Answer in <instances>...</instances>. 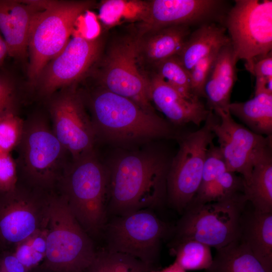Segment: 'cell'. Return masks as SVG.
Returning a JSON list of instances; mask_svg holds the SVG:
<instances>
[{
	"mask_svg": "<svg viewBox=\"0 0 272 272\" xmlns=\"http://www.w3.org/2000/svg\"><path fill=\"white\" fill-rule=\"evenodd\" d=\"M169 168L164 158L156 153L117 157L108 170L107 212L120 216L160 205L166 193Z\"/></svg>",
	"mask_w": 272,
	"mask_h": 272,
	"instance_id": "6da1fadb",
	"label": "cell"
},
{
	"mask_svg": "<svg viewBox=\"0 0 272 272\" xmlns=\"http://www.w3.org/2000/svg\"><path fill=\"white\" fill-rule=\"evenodd\" d=\"M108 170L94 152L72 160L57 188L84 230L98 237L107 223Z\"/></svg>",
	"mask_w": 272,
	"mask_h": 272,
	"instance_id": "7a4b0ae2",
	"label": "cell"
},
{
	"mask_svg": "<svg viewBox=\"0 0 272 272\" xmlns=\"http://www.w3.org/2000/svg\"><path fill=\"white\" fill-rule=\"evenodd\" d=\"M18 180L33 189L51 193L70 164L69 153L53 133L46 120L34 116L24 121L21 141L16 148Z\"/></svg>",
	"mask_w": 272,
	"mask_h": 272,
	"instance_id": "3957f363",
	"label": "cell"
},
{
	"mask_svg": "<svg viewBox=\"0 0 272 272\" xmlns=\"http://www.w3.org/2000/svg\"><path fill=\"white\" fill-rule=\"evenodd\" d=\"M90 107L97 137L124 143L170 133L169 125L156 113L147 112L132 101L104 88L93 94Z\"/></svg>",
	"mask_w": 272,
	"mask_h": 272,
	"instance_id": "277c9868",
	"label": "cell"
},
{
	"mask_svg": "<svg viewBox=\"0 0 272 272\" xmlns=\"http://www.w3.org/2000/svg\"><path fill=\"white\" fill-rule=\"evenodd\" d=\"M44 229V258L49 266L61 272H85L97 251L91 237L59 193L49 195Z\"/></svg>",
	"mask_w": 272,
	"mask_h": 272,
	"instance_id": "5b68a950",
	"label": "cell"
},
{
	"mask_svg": "<svg viewBox=\"0 0 272 272\" xmlns=\"http://www.w3.org/2000/svg\"><path fill=\"white\" fill-rule=\"evenodd\" d=\"M95 4L93 1H51L36 14L28 42L30 84L34 85L44 66L64 48L79 17Z\"/></svg>",
	"mask_w": 272,
	"mask_h": 272,
	"instance_id": "8992f818",
	"label": "cell"
},
{
	"mask_svg": "<svg viewBox=\"0 0 272 272\" xmlns=\"http://www.w3.org/2000/svg\"><path fill=\"white\" fill-rule=\"evenodd\" d=\"M247 202L243 193L205 203H191L175 229L176 240L194 239L216 250L239 239Z\"/></svg>",
	"mask_w": 272,
	"mask_h": 272,
	"instance_id": "52a82bcc",
	"label": "cell"
},
{
	"mask_svg": "<svg viewBox=\"0 0 272 272\" xmlns=\"http://www.w3.org/2000/svg\"><path fill=\"white\" fill-rule=\"evenodd\" d=\"M170 230L149 209L115 216L107 223L103 232L105 249L132 256L156 269L161 242Z\"/></svg>",
	"mask_w": 272,
	"mask_h": 272,
	"instance_id": "ba28073f",
	"label": "cell"
},
{
	"mask_svg": "<svg viewBox=\"0 0 272 272\" xmlns=\"http://www.w3.org/2000/svg\"><path fill=\"white\" fill-rule=\"evenodd\" d=\"M238 60L249 72L254 60L272 49V1L236 0L223 20Z\"/></svg>",
	"mask_w": 272,
	"mask_h": 272,
	"instance_id": "9c48e42d",
	"label": "cell"
},
{
	"mask_svg": "<svg viewBox=\"0 0 272 272\" xmlns=\"http://www.w3.org/2000/svg\"><path fill=\"white\" fill-rule=\"evenodd\" d=\"M50 194L19 181L14 189L0 191V254L44 229Z\"/></svg>",
	"mask_w": 272,
	"mask_h": 272,
	"instance_id": "30bf717a",
	"label": "cell"
},
{
	"mask_svg": "<svg viewBox=\"0 0 272 272\" xmlns=\"http://www.w3.org/2000/svg\"><path fill=\"white\" fill-rule=\"evenodd\" d=\"M215 135L209 124L183 138L178 152L169 167L166 192L169 203L183 213L195 197L201 182L208 150Z\"/></svg>",
	"mask_w": 272,
	"mask_h": 272,
	"instance_id": "8fae6325",
	"label": "cell"
},
{
	"mask_svg": "<svg viewBox=\"0 0 272 272\" xmlns=\"http://www.w3.org/2000/svg\"><path fill=\"white\" fill-rule=\"evenodd\" d=\"M49 98L52 131L72 160L93 152L97 135L80 96L67 88Z\"/></svg>",
	"mask_w": 272,
	"mask_h": 272,
	"instance_id": "7c38bea8",
	"label": "cell"
},
{
	"mask_svg": "<svg viewBox=\"0 0 272 272\" xmlns=\"http://www.w3.org/2000/svg\"><path fill=\"white\" fill-rule=\"evenodd\" d=\"M137 38L114 43L106 58L101 75L103 88L136 103L147 112L156 113L149 96V81L138 66Z\"/></svg>",
	"mask_w": 272,
	"mask_h": 272,
	"instance_id": "4fadbf2b",
	"label": "cell"
},
{
	"mask_svg": "<svg viewBox=\"0 0 272 272\" xmlns=\"http://www.w3.org/2000/svg\"><path fill=\"white\" fill-rule=\"evenodd\" d=\"M210 110L207 117L210 127L218 138L219 148L228 170L242 175L244 185L250 180L253 162L258 153L270 145L269 137L265 138L238 124L228 109Z\"/></svg>",
	"mask_w": 272,
	"mask_h": 272,
	"instance_id": "5bb4252c",
	"label": "cell"
},
{
	"mask_svg": "<svg viewBox=\"0 0 272 272\" xmlns=\"http://www.w3.org/2000/svg\"><path fill=\"white\" fill-rule=\"evenodd\" d=\"M102 48L100 38L75 36L62 51L43 68L34 86L42 96L50 97L80 80L98 58Z\"/></svg>",
	"mask_w": 272,
	"mask_h": 272,
	"instance_id": "9a60e30c",
	"label": "cell"
},
{
	"mask_svg": "<svg viewBox=\"0 0 272 272\" xmlns=\"http://www.w3.org/2000/svg\"><path fill=\"white\" fill-rule=\"evenodd\" d=\"M225 2L221 0H153L148 1L144 19L138 25V37L179 25L191 26L223 21Z\"/></svg>",
	"mask_w": 272,
	"mask_h": 272,
	"instance_id": "2e32d148",
	"label": "cell"
},
{
	"mask_svg": "<svg viewBox=\"0 0 272 272\" xmlns=\"http://www.w3.org/2000/svg\"><path fill=\"white\" fill-rule=\"evenodd\" d=\"M149 96L151 102L176 124L192 123L199 125L210 113L199 99L185 98L156 73L149 80Z\"/></svg>",
	"mask_w": 272,
	"mask_h": 272,
	"instance_id": "e0dca14e",
	"label": "cell"
},
{
	"mask_svg": "<svg viewBox=\"0 0 272 272\" xmlns=\"http://www.w3.org/2000/svg\"><path fill=\"white\" fill-rule=\"evenodd\" d=\"M42 10L26 1L0 0V31L9 55L18 60L25 58L32 22Z\"/></svg>",
	"mask_w": 272,
	"mask_h": 272,
	"instance_id": "ac0fdd59",
	"label": "cell"
},
{
	"mask_svg": "<svg viewBox=\"0 0 272 272\" xmlns=\"http://www.w3.org/2000/svg\"><path fill=\"white\" fill-rule=\"evenodd\" d=\"M236 56L230 41L219 50L205 83L203 92L209 110H228L232 89L237 79Z\"/></svg>",
	"mask_w": 272,
	"mask_h": 272,
	"instance_id": "d6986e66",
	"label": "cell"
},
{
	"mask_svg": "<svg viewBox=\"0 0 272 272\" xmlns=\"http://www.w3.org/2000/svg\"><path fill=\"white\" fill-rule=\"evenodd\" d=\"M190 26L179 25L137 37L138 62L154 66L181 51L191 33Z\"/></svg>",
	"mask_w": 272,
	"mask_h": 272,
	"instance_id": "ffe728a7",
	"label": "cell"
},
{
	"mask_svg": "<svg viewBox=\"0 0 272 272\" xmlns=\"http://www.w3.org/2000/svg\"><path fill=\"white\" fill-rule=\"evenodd\" d=\"M238 239L259 260L272 268V212L244 211Z\"/></svg>",
	"mask_w": 272,
	"mask_h": 272,
	"instance_id": "44dd1931",
	"label": "cell"
},
{
	"mask_svg": "<svg viewBox=\"0 0 272 272\" xmlns=\"http://www.w3.org/2000/svg\"><path fill=\"white\" fill-rule=\"evenodd\" d=\"M223 25L209 22L191 32L178 57L189 72L196 63L230 41Z\"/></svg>",
	"mask_w": 272,
	"mask_h": 272,
	"instance_id": "7402d4cb",
	"label": "cell"
},
{
	"mask_svg": "<svg viewBox=\"0 0 272 272\" xmlns=\"http://www.w3.org/2000/svg\"><path fill=\"white\" fill-rule=\"evenodd\" d=\"M270 145L257 155L253 162L251 178L244 185L243 193L253 210L272 212V157Z\"/></svg>",
	"mask_w": 272,
	"mask_h": 272,
	"instance_id": "603a6c76",
	"label": "cell"
},
{
	"mask_svg": "<svg viewBox=\"0 0 272 272\" xmlns=\"http://www.w3.org/2000/svg\"><path fill=\"white\" fill-rule=\"evenodd\" d=\"M206 272H272L237 239L216 250L213 261Z\"/></svg>",
	"mask_w": 272,
	"mask_h": 272,
	"instance_id": "cb8c5ba5",
	"label": "cell"
},
{
	"mask_svg": "<svg viewBox=\"0 0 272 272\" xmlns=\"http://www.w3.org/2000/svg\"><path fill=\"white\" fill-rule=\"evenodd\" d=\"M228 109L253 132L271 136L272 94L260 93L245 102L230 103Z\"/></svg>",
	"mask_w": 272,
	"mask_h": 272,
	"instance_id": "d4e9b609",
	"label": "cell"
},
{
	"mask_svg": "<svg viewBox=\"0 0 272 272\" xmlns=\"http://www.w3.org/2000/svg\"><path fill=\"white\" fill-rule=\"evenodd\" d=\"M148 1L105 0L100 5L99 18L107 28L122 22L142 21L147 12Z\"/></svg>",
	"mask_w": 272,
	"mask_h": 272,
	"instance_id": "484cf974",
	"label": "cell"
},
{
	"mask_svg": "<svg viewBox=\"0 0 272 272\" xmlns=\"http://www.w3.org/2000/svg\"><path fill=\"white\" fill-rule=\"evenodd\" d=\"M171 251L175 256L174 261L186 271L206 270L213 259L211 247L194 239H177Z\"/></svg>",
	"mask_w": 272,
	"mask_h": 272,
	"instance_id": "4316f807",
	"label": "cell"
},
{
	"mask_svg": "<svg viewBox=\"0 0 272 272\" xmlns=\"http://www.w3.org/2000/svg\"><path fill=\"white\" fill-rule=\"evenodd\" d=\"M154 269L132 256L105 249L97 252L85 272H151Z\"/></svg>",
	"mask_w": 272,
	"mask_h": 272,
	"instance_id": "83f0119b",
	"label": "cell"
},
{
	"mask_svg": "<svg viewBox=\"0 0 272 272\" xmlns=\"http://www.w3.org/2000/svg\"><path fill=\"white\" fill-rule=\"evenodd\" d=\"M243 188L242 177L227 170L206 188L197 191L191 203L223 200L243 192Z\"/></svg>",
	"mask_w": 272,
	"mask_h": 272,
	"instance_id": "f1b7e54d",
	"label": "cell"
},
{
	"mask_svg": "<svg viewBox=\"0 0 272 272\" xmlns=\"http://www.w3.org/2000/svg\"><path fill=\"white\" fill-rule=\"evenodd\" d=\"M156 72L169 85L189 99L199 98L191 91L189 72L184 67L177 56L165 59L154 66Z\"/></svg>",
	"mask_w": 272,
	"mask_h": 272,
	"instance_id": "f546056e",
	"label": "cell"
},
{
	"mask_svg": "<svg viewBox=\"0 0 272 272\" xmlns=\"http://www.w3.org/2000/svg\"><path fill=\"white\" fill-rule=\"evenodd\" d=\"M46 241L44 229L18 245L12 251L26 267L34 266L45 257Z\"/></svg>",
	"mask_w": 272,
	"mask_h": 272,
	"instance_id": "4dcf8cb0",
	"label": "cell"
},
{
	"mask_svg": "<svg viewBox=\"0 0 272 272\" xmlns=\"http://www.w3.org/2000/svg\"><path fill=\"white\" fill-rule=\"evenodd\" d=\"M24 125L18 113H9L0 117V152L10 153L22 138Z\"/></svg>",
	"mask_w": 272,
	"mask_h": 272,
	"instance_id": "1f68e13d",
	"label": "cell"
},
{
	"mask_svg": "<svg viewBox=\"0 0 272 272\" xmlns=\"http://www.w3.org/2000/svg\"><path fill=\"white\" fill-rule=\"evenodd\" d=\"M227 170L226 162L219 147L212 143L207 151L201 182L198 191L206 188Z\"/></svg>",
	"mask_w": 272,
	"mask_h": 272,
	"instance_id": "d6a6232c",
	"label": "cell"
},
{
	"mask_svg": "<svg viewBox=\"0 0 272 272\" xmlns=\"http://www.w3.org/2000/svg\"><path fill=\"white\" fill-rule=\"evenodd\" d=\"M220 49L200 60L189 71L191 91L195 97H204V86Z\"/></svg>",
	"mask_w": 272,
	"mask_h": 272,
	"instance_id": "836d02e7",
	"label": "cell"
},
{
	"mask_svg": "<svg viewBox=\"0 0 272 272\" xmlns=\"http://www.w3.org/2000/svg\"><path fill=\"white\" fill-rule=\"evenodd\" d=\"M18 92L10 77L0 74V117L9 113H18Z\"/></svg>",
	"mask_w": 272,
	"mask_h": 272,
	"instance_id": "e575fe53",
	"label": "cell"
},
{
	"mask_svg": "<svg viewBox=\"0 0 272 272\" xmlns=\"http://www.w3.org/2000/svg\"><path fill=\"white\" fill-rule=\"evenodd\" d=\"M18 182L16 161L10 153L0 152V191L14 189Z\"/></svg>",
	"mask_w": 272,
	"mask_h": 272,
	"instance_id": "d590c367",
	"label": "cell"
},
{
	"mask_svg": "<svg viewBox=\"0 0 272 272\" xmlns=\"http://www.w3.org/2000/svg\"><path fill=\"white\" fill-rule=\"evenodd\" d=\"M249 72L256 78L272 77V51L256 58Z\"/></svg>",
	"mask_w": 272,
	"mask_h": 272,
	"instance_id": "8d00e7d4",
	"label": "cell"
},
{
	"mask_svg": "<svg viewBox=\"0 0 272 272\" xmlns=\"http://www.w3.org/2000/svg\"><path fill=\"white\" fill-rule=\"evenodd\" d=\"M0 272H25V267L12 251L0 254Z\"/></svg>",
	"mask_w": 272,
	"mask_h": 272,
	"instance_id": "74e56055",
	"label": "cell"
},
{
	"mask_svg": "<svg viewBox=\"0 0 272 272\" xmlns=\"http://www.w3.org/2000/svg\"><path fill=\"white\" fill-rule=\"evenodd\" d=\"M260 93L272 94V77L256 78L254 95Z\"/></svg>",
	"mask_w": 272,
	"mask_h": 272,
	"instance_id": "f35d334b",
	"label": "cell"
},
{
	"mask_svg": "<svg viewBox=\"0 0 272 272\" xmlns=\"http://www.w3.org/2000/svg\"><path fill=\"white\" fill-rule=\"evenodd\" d=\"M151 272H186V271L174 261L173 263L162 269H154Z\"/></svg>",
	"mask_w": 272,
	"mask_h": 272,
	"instance_id": "ab89813d",
	"label": "cell"
},
{
	"mask_svg": "<svg viewBox=\"0 0 272 272\" xmlns=\"http://www.w3.org/2000/svg\"><path fill=\"white\" fill-rule=\"evenodd\" d=\"M7 55H8V52L7 45L4 38L0 35V67L4 63Z\"/></svg>",
	"mask_w": 272,
	"mask_h": 272,
	"instance_id": "60d3db41",
	"label": "cell"
}]
</instances>
